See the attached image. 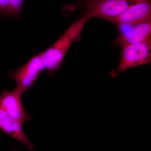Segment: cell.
I'll list each match as a JSON object with an SVG mask.
<instances>
[{
  "instance_id": "6da1fadb",
  "label": "cell",
  "mask_w": 151,
  "mask_h": 151,
  "mask_svg": "<svg viewBox=\"0 0 151 151\" xmlns=\"http://www.w3.org/2000/svg\"><path fill=\"white\" fill-rule=\"evenodd\" d=\"M90 17L87 14L77 20L68 28L59 39L46 50L40 53L49 76L59 70L69 47L80 35L84 25Z\"/></svg>"
},
{
  "instance_id": "7a4b0ae2",
  "label": "cell",
  "mask_w": 151,
  "mask_h": 151,
  "mask_svg": "<svg viewBox=\"0 0 151 151\" xmlns=\"http://www.w3.org/2000/svg\"><path fill=\"white\" fill-rule=\"evenodd\" d=\"M121 59L118 68L113 75L139 65L150 64L151 61V38L134 44L123 47Z\"/></svg>"
},
{
  "instance_id": "3957f363",
  "label": "cell",
  "mask_w": 151,
  "mask_h": 151,
  "mask_svg": "<svg viewBox=\"0 0 151 151\" xmlns=\"http://www.w3.org/2000/svg\"><path fill=\"white\" fill-rule=\"evenodd\" d=\"M142 0H89L87 14L90 18L98 17L110 20L117 17Z\"/></svg>"
},
{
  "instance_id": "277c9868",
  "label": "cell",
  "mask_w": 151,
  "mask_h": 151,
  "mask_svg": "<svg viewBox=\"0 0 151 151\" xmlns=\"http://www.w3.org/2000/svg\"><path fill=\"white\" fill-rule=\"evenodd\" d=\"M40 54L35 55L22 67L16 70H10L9 77L17 82L16 90L23 93L33 87L36 80L44 70Z\"/></svg>"
},
{
  "instance_id": "5b68a950",
  "label": "cell",
  "mask_w": 151,
  "mask_h": 151,
  "mask_svg": "<svg viewBox=\"0 0 151 151\" xmlns=\"http://www.w3.org/2000/svg\"><path fill=\"white\" fill-rule=\"evenodd\" d=\"M22 94L16 89L13 91L5 89L0 94V106L22 126L32 119V116L26 112L23 107Z\"/></svg>"
},
{
  "instance_id": "8992f818",
  "label": "cell",
  "mask_w": 151,
  "mask_h": 151,
  "mask_svg": "<svg viewBox=\"0 0 151 151\" xmlns=\"http://www.w3.org/2000/svg\"><path fill=\"white\" fill-rule=\"evenodd\" d=\"M119 25L127 29H120L121 35L114 43L122 47L143 42L151 38V19L132 25Z\"/></svg>"
},
{
  "instance_id": "52a82bcc",
  "label": "cell",
  "mask_w": 151,
  "mask_h": 151,
  "mask_svg": "<svg viewBox=\"0 0 151 151\" xmlns=\"http://www.w3.org/2000/svg\"><path fill=\"white\" fill-rule=\"evenodd\" d=\"M150 19L151 0H142L121 15L109 20L118 25H132Z\"/></svg>"
},
{
  "instance_id": "ba28073f",
  "label": "cell",
  "mask_w": 151,
  "mask_h": 151,
  "mask_svg": "<svg viewBox=\"0 0 151 151\" xmlns=\"http://www.w3.org/2000/svg\"><path fill=\"white\" fill-rule=\"evenodd\" d=\"M22 127L0 106V130L26 146L29 150H34L35 146L28 139Z\"/></svg>"
},
{
  "instance_id": "9c48e42d",
  "label": "cell",
  "mask_w": 151,
  "mask_h": 151,
  "mask_svg": "<svg viewBox=\"0 0 151 151\" xmlns=\"http://www.w3.org/2000/svg\"><path fill=\"white\" fill-rule=\"evenodd\" d=\"M24 0H8V16L18 18L22 10Z\"/></svg>"
},
{
  "instance_id": "30bf717a",
  "label": "cell",
  "mask_w": 151,
  "mask_h": 151,
  "mask_svg": "<svg viewBox=\"0 0 151 151\" xmlns=\"http://www.w3.org/2000/svg\"><path fill=\"white\" fill-rule=\"evenodd\" d=\"M0 12L8 15V0H0Z\"/></svg>"
},
{
  "instance_id": "8fae6325",
  "label": "cell",
  "mask_w": 151,
  "mask_h": 151,
  "mask_svg": "<svg viewBox=\"0 0 151 151\" xmlns=\"http://www.w3.org/2000/svg\"><path fill=\"white\" fill-rule=\"evenodd\" d=\"M14 151H17L16 150H14Z\"/></svg>"
}]
</instances>
